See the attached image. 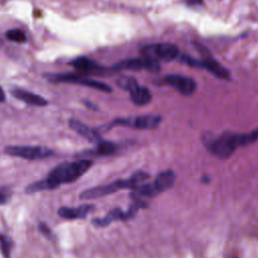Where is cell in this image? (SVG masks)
Returning a JSON list of instances; mask_svg holds the SVG:
<instances>
[{"instance_id":"obj_1","label":"cell","mask_w":258,"mask_h":258,"mask_svg":"<svg viewBox=\"0 0 258 258\" xmlns=\"http://www.w3.org/2000/svg\"><path fill=\"white\" fill-rule=\"evenodd\" d=\"M90 159H81L73 162H66L55 166L43 179L46 190L53 189L62 183H70L81 177L92 166Z\"/></svg>"},{"instance_id":"obj_2","label":"cell","mask_w":258,"mask_h":258,"mask_svg":"<svg viewBox=\"0 0 258 258\" xmlns=\"http://www.w3.org/2000/svg\"><path fill=\"white\" fill-rule=\"evenodd\" d=\"M135 185L130 178L128 179H118L113 182L104 184V185H99L95 187H91L88 189H85L84 191L81 192L80 199L82 200H94V199H99L111 194H114L118 190L125 189V188H132L134 189Z\"/></svg>"},{"instance_id":"obj_3","label":"cell","mask_w":258,"mask_h":258,"mask_svg":"<svg viewBox=\"0 0 258 258\" xmlns=\"http://www.w3.org/2000/svg\"><path fill=\"white\" fill-rule=\"evenodd\" d=\"M238 146H240L239 134L226 132L216 138L210 144L209 149L215 156L225 159L230 157Z\"/></svg>"},{"instance_id":"obj_4","label":"cell","mask_w":258,"mask_h":258,"mask_svg":"<svg viewBox=\"0 0 258 258\" xmlns=\"http://www.w3.org/2000/svg\"><path fill=\"white\" fill-rule=\"evenodd\" d=\"M142 57L157 60L170 61L177 57L178 47L172 43H156L149 44L141 48Z\"/></svg>"},{"instance_id":"obj_5","label":"cell","mask_w":258,"mask_h":258,"mask_svg":"<svg viewBox=\"0 0 258 258\" xmlns=\"http://www.w3.org/2000/svg\"><path fill=\"white\" fill-rule=\"evenodd\" d=\"M45 77L48 80L53 82H66V83L79 84L82 86L90 87V88L107 92V93H110L112 91V88L107 84L83 77L82 75H79V74H50V75H46Z\"/></svg>"},{"instance_id":"obj_6","label":"cell","mask_w":258,"mask_h":258,"mask_svg":"<svg viewBox=\"0 0 258 258\" xmlns=\"http://www.w3.org/2000/svg\"><path fill=\"white\" fill-rule=\"evenodd\" d=\"M5 153L28 160H38L47 158L52 155V151L44 146H27V145H11L7 146Z\"/></svg>"},{"instance_id":"obj_7","label":"cell","mask_w":258,"mask_h":258,"mask_svg":"<svg viewBox=\"0 0 258 258\" xmlns=\"http://www.w3.org/2000/svg\"><path fill=\"white\" fill-rule=\"evenodd\" d=\"M114 71H141L146 70L150 73H157L160 70V66L157 60L145 58V57H137V58H129L118 63L114 64L112 68Z\"/></svg>"},{"instance_id":"obj_8","label":"cell","mask_w":258,"mask_h":258,"mask_svg":"<svg viewBox=\"0 0 258 258\" xmlns=\"http://www.w3.org/2000/svg\"><path fill=\"white\" fill-rule=\"evenodd\" d=\"M161 122V117L157 115H141L134 119H117L113 124L130 126L141 130L155 129Z\"/></svg>"},{"instance_id":"obj_9","label":"cell","mask_w":258,"mask_h":258,"mask_svg":"<svg viewBox=\"0 0 258 258\" xmlns=\"http://www.w3.org/2000/svg\"><path fill=\"white\" fill-rule=\"evenodd\" d=\"M164 80L168 86L174 88L184 96L194 94L197 88L196 82L189 77L180 75H167Z\"/></svg>"},{"instance_id":"obj_10","label":"cell","mask_w":258,"mask_h":258,"mask_svg":"<svg viewBox=\"0 0 258 258\" xmlns=\"http://www.w3.org/2000/svg\"><path fill=\"white\" fill-rule=\"evenodd\" d=\"M199 50L201 51V53L203 54L204 58L201 59L202 60V66L201 68H204L206 70H208L210 73H212L213 75H215L216 77L220 78V79H224V80H228L230 78V73L228 72V70L226 68H224L220 62H218L216 59H214L209 51H207L205 49V47L200 44L198 45Z\"/></svg>"},{"instance_id":"obj_11","label":"cell","mask_w":258,"mask_h":258,"mask_svg":"<svg viewBox=\"0 0 258 258\" xmlns=\"http://www.w3.org/2000/svg\"><path fill=\"white\" fill-rule=\"evenodd\" d=\"M69 125L74 131H76L79 135L83 136L90 142L99 143L102 140L101 135L95 129L89 127L88 125H86L85 123H83L77 119H74V118L70 119Z\"/></svg>"},{"instance_id":"obj_12","label":"cell","mask_w":258,"mask_h":258,"mask_svg":"<svg viewBox=\"0 0 258 258\" xmlns=\"http://www.w3.org/2000/svg\"><path fill=\"white\" fill-rule=\"evenodd\" d=\"M93 209V205H81L78 207H61L58 209V215L67 220L83 219L87 217Z\"/></svg>"},{"instance_id":"obj_13","label":"cell","mask_w":258,"mask_h":258,"mask_svg":"<svg viewBox=\"0 0 258 258\" xmlns=\"http://www.w3.org/2000/svg\"><path fill=\"white\" fill-rule=\"evenodd\" d=\"M72 66L82 74H94V75H103L106 69L99 66L97 62L85 57L80 56L75 58L72 61Z\"/></svg>"},{"instance_id":"obj_14","label":"cell","mask_w":258,"mask_h":258,"mask_svg":"<svg viewBox=\"0 0 258 258\" xmlns=\"http://www.w3.org/2000/svg\"><path fill=\"white\" fill-rule=\"evenodd\" d=\"M11 94L15 98L21 100L22 102H24L28 105L37 106V107H43V106L47 105V101L44 98H42L41 96L33 94L31 92H28V91H25V90L20 89V88L11 89Z\"/></svg>"},{"instance_id":"obj_15","label":"cell","mask_w":258,"mask_h":258,"mask_svg":"<svg viewBox=\"0 0 258 258\" xmlns=\"http://www.w3.org/2000/svg\"><path fill=\"white\" fill-rule=\"evenodd\" d=\"M175 180V174L171 170H164L156 176L155 180L153 181V184L157 190V192H162L167 189H169Z\"/></svg>"},{"instance_id":"obj_16","label":"cell","mask_w":258,"mask_h":258,"mask_svg":"<svg viewBox=\"0 0 258 258\" xmlns=\"http://www.w3.org/2000/svg\"><path fill=\"white\" fill-rule=\"evenodd\" d=\"M126 219H129L127 213H124L120 209H114V210L110 211L105 217L97 218V219L93 220L92 223L97 227H106L115 221L126 220Z\"/></svg>"},{"instance_id":"obj_17","label":"cell","mask_w":258,"mask_h":258,"mask_svg":"<svg viewBox=\"0 0 258 258\" xmlns=\"http://www.w3.org/2000/svg\"><path fill=\"white\" fill-rule=\"evenodd\" d=\"M130 98L135 105L144 106L150 103L152 97L150 91L147 88L138 86L132 92H130Z\"/></svg>"},{"instance_id":"obj_18","label":"cell","mask_w":258,"mask_h":258,"mask_svg":"<svg viewBox=\"0 0 258 258\" xmlns=\"http://www.w3.org/2000/svg\"><path fill=\"white\" fill-rule=\"evenodd\" d=\"M116 83L120 88L128 91L129 93L132 92L135 88H137L139 86L138 82L133 77H124V76L120 77L117 79Z\"/></svg>"},{"instance_id":"obj_19","label":"cell","mask_w":258,"mask_h":258,"mask_svg":"<svg viewBox=\"0 0 258 258\" xmlns=\"http://www.w3.org/2000/svg\"><path fill=\"white\" fill-rule=\"evenodd\" d=\"M97 154L99 155H111L116 151V146L114 143L106 140H101L99 143H97Z\"/></svg>"},{"instance_id":"obj_20","label":"cell","mask_w":258,"mask_h":258,"mask_svg":"<svg viewBox=\"0 0 258 258\" xmlns=\"http://www.w3.org/2000/svg\"><path fill=\"white\" fill-rule=\"evenodd\" d=\"M258 140V128L254 129L253 131L245 134H239V143L240 146L249 145Z\"/></svg>"},{"instance_id":"obj_21","label":"cell","mask_w":258,"mask_h":258,"mask_svg":"<svg viewBox=\"0 0 258 258\" xmlns=\"http://www.w3.org/2000/svg\"><path fill=\"white\" fill-rule=\"evenodd\" d=\"M6 38L18 43H22L26 41V35L20 29H10L6 31Z\"/></svg>"},{"instance_id":"obj_22","label":"cell","mask_w":258,"mask_h":258,"mask_svg":"<svg viewBox=\"0 0 258 258\" xmlns=\"http://www.w3.org/2000/svg\"><path fill=\"white\" fill-rule=\"evenodd\" d=\"M11 241L8 237L4 235H0V251L2 252L3 256L8 257L11 249Z\"/></svg>"},{"instance_id":"obj_23","label":"cell","mask_w":258,"mask_h":258,"mask_svg":"<svg viewBox=\"0 0 258 258\" xmlns=\"http://www.w3.org/2000/svg\"><path fill=\"white\" fill-rule=\"evenodd\" d=\"M8 200V196L6 195V194H3V192H1L0 194V205H2V204H4V203H6V201Z\"/></svg>"},{"instance_id":"obj_24","label":"cell","mask_w":258,"mask_h":258,"mask_svg":"<svg viewBox=\"0 0 258 258\" xmlns=\"http://www.w3.org/2000/svg\"><path fill=\"white\" fill-rule=\"evenodd\" d=\"M4 100H5V94H4L3 90H2V88L0 87V103L4 102Z\"/></svg>"},{"instance_id":"obj_25","label":"cell","mask_w":258,"mask_h":258,"mask_svg":"<svg viewBox=\"0 0 258 258\" xmlns=\"http://www.w3.org/2000/svg\"><path fill=\"white\" fill-rule=\"evenodd\" d=\"M191 1H192V2H201L202 0H191Z\"/></svg>"}]
</instances>
